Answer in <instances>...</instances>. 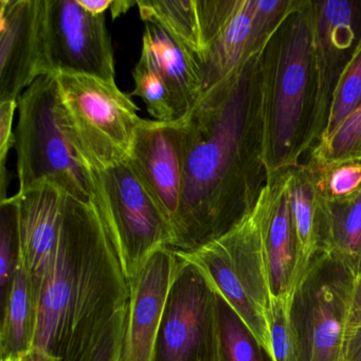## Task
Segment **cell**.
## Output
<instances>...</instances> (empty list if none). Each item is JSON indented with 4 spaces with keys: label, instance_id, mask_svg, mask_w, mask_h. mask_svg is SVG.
I'll use <instances>...</instances> for the list:
<instances>
[{
    "label": "cell",
    "instance_id": "6da1fadb",
    "mask_svg": "<svg viewBox=\"0 0 361 361\" xmlns=\"http://www.w3.org/2000/svg\"><path fill=\"white\" fill-rule=\"evenodd\" d=\"M259 54L207 90L180 118L183 190L172 249L190 251L231 229L253 206L261 162Z\"/></svg>",
    "mask_w": 361,
    "mask_h": 361
},
{
    "label": "cell",
    "instance_id": "7a4b0ae2",
    "mask_svg": "<svg viewBox=\"0 0 361 361\" xmlns=\"http://www.w3.org/2000/svg\"><path fill=\"white\" fill-rule=\"evenodd\" d=\"M128 299L130 284L96 202L67 194L58 246L37 293L35 348L60 361L83 360Z\"/></svg>",
    "mask_w": 361,
    "mask_h": 361
},
{
    "label": "cell",
    "instance_id": "3957f363",
    "mask_svg": "<svg viewBox=\"0 0 361 361\" xmlns=\"http://www.w3.org/2000/svg\"><path fill=\"white\" fill-rule=\"evenodd\" d=\"M268 185L248 212L223 235L190 251H176L242 319L272 361L266 312L271 301L264 244Z\"/></svg>",
    "mask_w": 361,
    "mask_h": 361
},
{
    "label": "cell",
    "instance_id": "277c9868",
    "mask_svg": "<svg viewBox=\"0 0 361 361\" xmlns=\"http://www.w3.org/2000/svg\"><path fill=\"white\" fill-rule=\"evenodd\" d=\"M18 192L48 183L75 200L94 202L90 169L75 141L56 75L35 80L18 99Z\"/></svg>",
    "mask_w": 361,
    "mask_h": 361
},
{
    "label": "cell",
    "instance_id": "5b68a950",
    "mask_svg": "<svg viewBox=\"0 0 361 361\" xmlns=\"http://www.w3.org/2000/svg\"><path fill=\"white\" fill-rule=\"evenodd\" d=\"M276 42L274 69L259 85L261 162L274 172L291 164L314 68V9L291 10Z\"/></svg>",
    "mask_w": 361,
    "mask_h": 361
},
{
    "label": "cell",
    "instance_id": "8992f818",
    "mask_svg": "<svg viewBox=\"0 0 361 361\" xmlns=\"http://www.w3.org/2000/svg\"><path fill=\"white\" fill-rule=\"evenodd\" d=\"M90 174L94 202L130 282L156 251L172 248V226L128 158Z\"/></svg>",
    "mask_w": 361,
    "mask_h": 361
},
{
    "label": "cell",
    "instance_id": "52a82bcc",
    "mask_svg": "<svg viewBox=\"0 0 361 361\" xmlns=\"http://www.w3.org/2000/svg\"><path fill=\"white\" fill-rule=\"evenodd\" d=\"M59 90L75 141L90 169L128 158L143 121L139 107L115 81L87 75L56 73Z\"/></svg>",
    "mask_w": 361,
    "mask_h": 361
},
{
    "label": "cell",
    "instance_id": "ba28073f",
    "mask_svg": "<svg viewBox=\"0 0 361 361\" xmlns=\"http://www.w3.org/2000/svg\"><path fill=\"white\" fill-rule=\"evenodd\" d=\"M355 276V272L329 251L314 257L291 301L298 361H341Z\"/></svg>",
    "mask_w": 361,
    "mask_h": 361
},
{
    "label": "cell",
    "instance_id": "9c48e42d",
    "mask_svg": "<svg viewBox=\"0 0 361 361\" xmlns=\"http://www.w3.org/2000/svg\"><path fill=\"white\" fill-rule=\"evenodd\" d=\"M219 348L217 295L193 265L180 259L162 318L155 361H219Z\"/></svg>",
    "mask_w": 361,
    "mask_h": 361
},
{
    "label": "cell",
    "instance_id": "30bf717a",
    "mask_svg": "<svg viewBox=\"0 0 361 361\" xmlns=\"http://www.w3.org/2000/svg\"><path fill=\"white\" fill-rule=\"evenodd\" d=\"M45 46L50 75H87L115 81V56L105 14L79 0H45Z\"/></svg>",
    "mask_w": 361,
    "mask_h": 361
},
{
    "label": "cell",
    "instance_id": "8fae6325",
    "mask_svg": "<svg viewBox=\"0 0 361 361\" xmlns=\"http://www.w3.org/2000/svg\"><path fill=\"white\" fill-rule=\"evenodd\" d=\"M46 75L45 0H0V103Z\"/></svg>",
    "mask_w": 361,
    "mask_h": 361
},
{
    "label": "cell",
    "instance_id": "7c38bea8",
    "mask_svg": "<svg viewBox=\"0 0 361 361\" xmlns=\"http://www.w3.org/2000/svg\"><path fill=\"white\" fill-rule=\"evenodd\" d=\"M257 0H196L204 92L257 54L251 50Z\"/></svg>",
    "mask_w": 361,
    "mask_h": 361
},
{
    "label": "cell",
    "instance_id": "4fadbf2b",
    "mask_svg": "<svg viewBox=\"0 0 361 361\" xmlns=\"http://www.w3.org/2000/svg\"><path fill=\"white\" fill-rule=\"evenodd\" d=\"M180 259L172 248L156 251L130 284L120 361H155L166 301Z\"/></svg>",
    "mask_w": 361,
    "mask_h": 361
},
{
    "label": "cell",
    "instance_id": "5bb4252c",
    "mask_svg": "<svg viewBox=\"0 0 361 361\" xmlns=\"http://www.w3.org/2000/svg\"><path fill=\"white\" fill-rule=\"evenodd\" d=\"M179 120H145L135 134L128 159L172 226L178 215L183 190Z\"/></svg>",
    "mask_w": 361,
    "mask_h": 361
},
{
    "label": "cell",
    "instance_id": "9a60e30c",
    "mask_svg": "<svg viewBox=\"0 0 361 361\" xmlns=\"http://www.w3.org/2000/svg\"><path fill=\"white\" fill-rule=\"evenodd\" d=\"M355 8L345 0H329L314 9V68L316 79L314 109L310 116V136L320 132L325 109L331 106V96L348 56H352L355 41ZM308 128V130H310Z\"/></svg>",
    "mask_w": 361,
    "mask_h": 361
},
{
    "label": "cell",
    "instance_id": "2e32d148",
    "mask_svg": "<svg viewBox=\"0 0 361 361\" xmlns=\"http://www.w3.org/2000/svg\"><path fill=\"white\" fill-rule=\"evenodd\" d=\"M18 263L28 274L35 299L56 252L67 193L44 183L18 192Z\"/></svg>",
    "mask_w": 361,
    "mask_h": 361
},
{
    "label": "cell",
    "instance_id": "e0dca14e",
    "mask_svg": "<svg viewBox=\"0 0 361 361\" xmlns=\"http://www.w3.org/2000/svg\"><path fill=\"white\" fill-rule=\"evenodd\" d=\"M264 244L272 297L293 299L299 274L297 238L289 204L287 176L268 185Z\"/></svg>",
    "mask_w": 361,
    "mask_h": 361
},
{
    "label": "cell",
    "instance_id": "ac0fdd59",
    "mask_svg": "<svg viewBox=\"0 0 361 361\" xmlns=\"http://www.w3.org/2000/svg\"><path fill=\"white\" fill-rule=\"evenodd\" d=\"M141 52L149 59L164 80L172 97L177 120L185 117L204 92L195 59L153 23L145 25Z\"/></svg>",
    "mask_w": 361,
    "mask_h": 361
},
{
    "label": "cell",
    "instance_id": "d6986e66",
    "mask_svg": "<svg viewBox=\"0 0 361 361\" xmlns=\"http://www.w3.org/2000/svg\"><path fill=\"white\" fill-rule=\"evenodd\" d=\"M1 305V358L28 354L35 350L37 321V299L30 279L18 261Z\"/></svg>",
    "mask_w": 361,
    "mask_h": 361
},
{
    "label": "cell",
    "instance_id": "ffe728a7",
    "mask_svg": "<svg viewBox=\"0 0 361 361\" xmlns=\"http://www.w3.org/2000/svg\"><path fill=\"white\" fill-rule=\"evenodd\" d=\"M289 204L297 238L300 278L314 257L326 251L324 219L321 200L314 185L301 174L287 175Z\"/></svg>",
    "mask_w": 361,
    "mask_h": 361
},
{
    "label": "cell",
    "instance_id": "44dd1931",
    "mask_svg": "<svg viewBox=\"0 0 361 361\" xmlns=\"http://www.w3.org/2000/svg\"><path fill=\"white\" fill-rule=\"evenodd\" d=\"M326 251L357 274L361 261V189L348 200H321Z\"/></svg>",
    "mask_w": 361,
    "mask_h": 361
},
{
    "label": "cell",
    "instance_id": "7402d4cb",
    "mask_svg": "<svg viewBox=\"0 0 361 361\" xmlns=\"http://www.w3.org/2000/svg\"><path fill=\"white\" fill-rule=\"evenodd\" d=\"M137 7L145 23L161 27L200 67L202 47L196 0H141Z\"/></svg>",
    "mask_w": 361,
    "mask_h": 361
},
{
    "label": "cell",
    "instance_id": "603a6c76",
    "mask_svg": "<svg viewBox=\"0 0 361 361\" xmlns=\"http://www.w3.org/2000/svg\"><path fill=\"white\" fill-rule=\"evenodd\" d=\"M219 361H271L236 312L217 295Z\"/></svg>",
    "mask_w": 361,
    "mask_h": 361
},
{
    "label": "cell",
    "instance_id": "cb8c5ba5",
    "mask_svg": "<svg viewBox=\"0 0 361 361\" xmlns=\"http://www.w3.org/2000/svg\"><path fill=\"white\" fill-rule=\"evenodd\" d=\"M361 104V39L344 67L331 96L322 140L333 134Z\"/></svg>",
    "mask_w": 361,
    "mask_h": 361
},
{
    "label": "cell",
    "instance_id": "d4e9b609",
    "mask_svg": "<svg viewBox=\"0 0 361 361\" xmlns=\"http://www.w3.org/2000/svg\"><path fill=\"white\" fill-rule=\"evenodd\" d=\"M133 79L135 88L130 96L139 97L145 103L147 111L156 121H176V111L172 97L164 80L149 59L142 52L133 71Z\"/></svg>",
    "mask_w": 361,
    "mask_h": 361
},
{
    "label": "cell",
    "instance_id": "484cf974",
    "mask_svg": "<svg viewBox=\"0 0 361 361\" xmlns=\"http://www.w3.org/2000/svg\"><path fill=\"white\" fill-rule=\"evenodd\" d=\"M18 261V195L0 202V300L3 303Z\"/></svg>",
    "mask_w": 361,
    "mask_h": 361
},
{
    "label": "cell",
    "instance_id": "4316f807",
    "mask_svg": "<svg viewBox=\"0 0 361 361\" xmlns=\"http://www.w3.org/2000/svg\"><path fill=\"white\" fill-rule=\"evenodd\" d=\"M293 299L272 297L266 312L272 361H298L297 340L291 322Z\"/></svg>",
    "mask_w": 361,
    "mask_h": 361
},
{
    "label": "cell",
    "instance_id": "83f0119b",
    "mask_svg": "<svg viewBox=\"0 0 361 361\" xmlns=\"http://www.w3.org/2000/svg\"><path fill=\"white\" fill-rule=\"evenodd\" d=\"M323 157L327 162L348 160L361 153V104L341 126L322 140Z\"/></svg>",
    "mask_w": 361,
    "mask_h": 361
},
{
    "label": "cell",
    "instance_id": "f1b7e54d",
    "mask_svg": "<svg viewBox=\"0 0 361 361\" xmlns=\"http://www.w3.org/2000/svg\"><path fill=\"white\" fill-rule=\"evenodd\" d=\"M126 312L128 304L114 314L103 331L98 343L83 361H120Z\"/></svg>",
    "mask_w": 361,
    "mask_h": 361
},
{
    "label": "cell",
    "instance_id": "f546056e",
    "mask_svg": "<svg viewBox=\"0 0 361 361\" xmlns=\"http://www.w3.org/2000/svg\"><path fill=\"white\" fill-rule=\"evenodd\" d=\"M18 101H7L0 103V202L7 200L8 172L6 169L8 154L14 147L16 136L12 132L14 115L18 111Z\"/></svg>",
    "mask_w": 361,
    "mask_h": 361
},
{
    "label": "cell",
    "instance_id": "4dcf8cb0",
    "mask_svg": "<svg viewBox=\"0 0 361 361\" xmlns=\"http://www.w3.org/2000/svg\"><path fill=\"white\" fill-rule=\"evenodd\" d=\"M361 189V166L344 164L331 171L327 191L335 200L350 197Z\"/></svg>",
    "mask_w": 361,
    "mask_h": 361
},
{
    "label": "cell",
    "instance_id": "1f68e13d",
    "mask_svg": "<svg viewBox=\"0 0 361 361\" xmlns=\"http://www.w3.org/2000/svg\"><path fill=\"white\" fill-rule=\"evenodd\" d=\"M341 361H361V319L346 334Z\"/></svg>",
    "mask_w": 361,
    "mask_h": 361
},
{
    "label": "cell",
    "instance_id": "d6a6232c",
    "mask_svg": "<svg viewBox=\"0 0 361 361\" xmlns=\"http://www.w3.org/2000/svg\"><path fill=\"white\" fill-rule=\"evenodd\" d=\"M361 319V261L355 276L354 297H353L352 310L348 320L346 334L360 321Z\"/></svg>",
    "mask_w": 361,
    "mask_h": 361
},
{
    "label": "cell",
    "instance_id": "836d02e7",
    "mask_svg": "<svg viewBox=\"0 0 361 361\" xmlns=\"http://www.w3.org/2000/svg\"><path fill=\"white\" fill-rule=\"evenodd\" d=\"M80 5L94 16H103L111 10L114 0H79Z\"/></svg>",
    "mask_w": 361,
    "mask_h": 361
},
{
    "label": "cell",
    "instance_id": "e575fe53",
    "mask_svg": "<svg viewBox=\"0 0 361 361\" xmlns=\"http://www.w3.org/2000/svg\"><path fill=\"white\" fill-rule=\"evenodd\" d=\"M20 361H60V359L56 358L54 355L35 348L28 354L23 355Z\"/></svg>",
    "mask_w": 361,
    "mask_h": 361
},
{
    "label": "cell",
    "instance_id": "d590c367",
    "mask_svg": "<svg viewBox=\"0 0 361 361\" xmlns=\"http://www.w3.org/2000/svg\"><path fill=\"white\" fill-rule=\"evenodd\" d=\"M133 6H137V1L136 3L135 1H128H128H114L111 8V16H113L114 20L128 12Z\"/></svg>",
    "mask_w": 361,
    "mask_h": 361
},
{
    "label": "cell",
    "instance_id": "8d00e7d4",
    "mask_svg": "<svg viewBox=\"0 0 361 361\" xmlns=\"http://www.w3.org/2000/svg\"><path fill=\"white\" fill-rule=\"evenodd\" d=\"M358 157H361V153H360V154H359V156H358Z\"/></svg>",
    "mask_w": 361,
    "mask_h": 361
}]
</instances>
